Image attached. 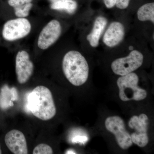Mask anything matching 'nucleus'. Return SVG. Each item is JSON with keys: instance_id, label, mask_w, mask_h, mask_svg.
<instances>
[{"instance_id": "f257e3e1", "label": "nucleus", "mask_w": 154, "mask_h": 154, "mask_svg": "<svg viewBox=\"0 0 154 154\" xmlns=\"http://www.w3.org/2000/svg\"><path fill=\"white\" fill-rule=\"evenodd\" d=\"M28 107L35 117L43 121L51 119L56 114L52 93L45 86H37L29 94Z\"/></svg>"}, {"instance_id": "f03ea898", "label": "nucleus", "mask_w": 154, "mask_h": 154, "mask_svg": "<svg viewBox=\"0 0 154 154\" xmlns=\"http://www.w3.org/2000/svg\"><path fill=\"white\" fill-rule=\"evenodd\" d=\"M62 69L65 76L73 85L80 87L88 81L89 65L79 51L72 50L66 54L63 59Z\"/></svg>"}, {"instance_id": "7ed1b4c3", "label": "nucleus", "mask_w": 154, "mask_h": 154, "mask_svg": "<svg viewBox=\"0 0 154 154\" xmlns=\"http://www.w3.org/2000/svg\"><path fill=\"white\" fill-rule=\"evenodd\" d=\"M139 77L132 72L118 78L116 85L119 90V97L123 102L140 101L144 100L147 96L145 89L138 85Z\"/></svg>"}, {"instance_id": "20e7f679", "label": "nucleus", "mask_w": 154, "mask_h": 154, "mask_svg": "<svg viewBox=\"0 0 154 154\" xmlns=\"http://www.w3.org/2000/svg\"><path fill=\"white\" fill-rule=\"evenodd\" d=\"M149 119L145 113L134 115L128 122V126L132 132L130 134L133 143L140 148L147 145L149 142L148 130Z\"/></svg>"}, {"instance_id": "39448f33", "label": "nucleus", "mask_w": 154, "mask_h": 154, "mask_svg": "<svg viewBox=\"0 0 154 154\" xmlns=\"http://www.w3.org/2000/svg\"><path fill=\"white\" fill-rule=\"evenodd\" d=\"M105 128L115 137L119 146L126 150L133 145L131 137L125 127L124 120L118 116H108L105 121Z\"/></svg>"}, {"instance_id": "423d86ee", "label": "nucleus", "mask_w": 154, "mask_h": 154, "mask_svg": "<svg viewBox=\"0 0 154 154\" xmlns=\"http://www.w3.org/2000/svg\"><path fill=\"white\" fill-rule=\"evenodd\" d=\"M31 30L30 21L25 18L11 19L3 26L2 35L4 39L14 41L26 37Z\"/></svg>"}, {"instance_id": "0eeeda50", "label": "nucleus", "mask_w": 154, "mask_h": 154, "mask_svg": "<svg viewBox=\"0 0 154 154\" xmlns=\"http://www.w3.org/2000/svg\"><path fill=\"white\" fill-rule=\"evenodd\" d=\"M143 56L137 50H133L127 56L113 61L111 65L112 71L117 75L124 76L132 72L143 64Z\"/></svg>"}, {"instance_id": "6e6552de", "label": "nucleus", "mask_w": 154, "mask_h": 154, "mask_svg": "<svg viewBox=\"0 0 154 154\" xmlns=\"http://www.w3.org/2000/svg\"><path fill=\"white\" fill-rule=\"evenodd\" d=\"M60 23L55 19L51 20L41 30L38 40L37 45L39 48L46 50L55 43L61 33Z\"/></svg>"}, {"instance_id": "1a4fd4ad", "label": "nucleus", "mask_w": 154, "mask_h": 154, "mask_svg": "<svg viewBox=\"0 0 154 154\" xmlns=\"http://www.w3.org/2000/svg\"><path fill=\"white\" fill-rule=\"evenodd\" d=\"M34 65L30 56L25 50L19 51L16 58V72L17 81L20 84L27 82L33 75Z\"/></svg>"}, {"instance_id": "9d476101", "label": "nucleus", "mask_w": 154, "mask_h": 154, "mask_svg": "<svg viewBox=\"0 0 154 154\" xmlns=\"http://www.w3.org/2000/svg\"><path fill=\"white\" fill-rule=\"evenodd\" d=\"M5 143L8 148L14 154H28V146L23 133L14 129L6 134Z\"/></svg>"}, {"instance_id": "9b49d317", "label": "nucleus", "mask_w": 154, "mask_h": 154, "mask_svg": "<svg viewBox=\"0 0 154 154\" xmlns=\"http://www.w3.org/2000/svg\"><path fill=\"white\" fill-rule=\"evenodd\" d=\"M125 33L124 27L122 23L112 22L103 36V42L108 47H115L123 40Z\"/></svg>"}, {"instance_id": "f8f14e48", "label": "nucleus", "mask_w": 154, "mask_h": 154, "mask_svg": "<svg viewBox=\"0 0 154 154\" xmlns=\"http://www.w3.org/2000/svg\"><path fill=\"white\" fill-rule=\"evenodd\" d=\"M107 23V19L105 17H99L96 18L93 29L87 37V40L92 47L96 48L99 45V39Z\"/></svg>"}, {"instance_id": "ddd939ff", "label": "nucleus", "mask_w": 154, "mask_h": 154, "mask_svg": "<svg viewBox=\"0 0 154 154\" xmlns=\"http://www.w3.org/2000/svg\"><path fill=\"white\" fill-rule=\"evenodd\" d=\"M51 8L52 10L65 11L72 14L76 10L77 4L74 0H57L52 3Z\"/></svg>"}, {"instance_id": "4468645a", "label": "nucleus", "mask_w": 154, "mask_h": 154, "mask_svg": "<svg viewBox=\"0 0 154 154\" xmlns=\"http://www.w3.org/2000/svg\"><path fill=\"white\" fill-rule=\"evenodd\" d=\"M138 19L140 21H150L154 23V3L145 4L138 9Z\"/></svg>"}, {"instance_id": "2eb2a0df", "label": "nucleus", "mask_w": 154, "mask_h": 154, "mask_svg": "<svg viewBox=\"0 0 154 154\" xmlns=\"http://www.w3.org/2000/svg\"><path fill=\"white\" fill-rule=\"evenodd\" d=\"M32 7L33 4L30 3L18 8H15L14 9L15 15L18 18H26L29 15Z\"/></svg>"}, {"instance_id": "dca6fc26", "label": "nucleus", "mask_w": 154, "mask_h": 154, "mask_svg": "<svg viewBox=\"0 0 154 154\" xmlns=\"http://www.w3.org/2000/svg\"><path fill=\"white\" fill-rule=\"evenodd\" d=\"M33 154H52L53 151L51 147L46 144L41 143L35 147Z\"/></svg>"}, {"instance_id": "f3484780", "label": "nucleus", "mask_w": 154, "mask_h": 154, "mask_svg": "<svg viewBox=\"0 0 154 154\" xmlns=\"http://www.w3.org/2000/svg\"><path fill=\"white\" fill-rule=\"evenodd\" d=\"M33 0H8V3L12 8H18L28 3H31Z\"/></svg>"}, {"instance_id": "a211bd4d", "label": "nucleus", "mask_w": 154, "mask_h": 154, "mask_svg": "<svg viewBox=\"0 0 154 154\" xmlns=\"http://www.w3.org/2000/svg\"><path fill=\"white\" fill-rule=\"evenodd\" d=\"M130 0H116V5L118 8L125 9L128 6Z\"/></svg>"}, {"instance_id": "6ab92c4d", "label": "nucleus", "mask_w": 154, "mask_h": 154, "mask_svg": "<svg viewBox=\"0 0 154 154\" xmlns=\"http://www.w3.org/2000/svg\"><path fill=\"white\" fill-rule=\"evenodd\" d=\"M104 2L107 8H111L115 5L116 0H104Z\"/></svg>"}, {"instance_id": "aec40b11", "label": "nucleus", "mask_w": 154, "mask_h": 154, "mask_svg": "<svg viewBox=\"0 0 154 154\" xmlns=\"http://www.w3.org/2000/svg\"><path fill=\"white\" fill-rule=\"evenodd\" d=\"M2 154V150H1V146H0V154Z\"/></svg>"}, {"instance_id": "412c9836", "label": "nucleus", "mask_w": 154, "mask_h": 154, "mask_svg": "<svg viewBox=\"0 0 154 154\" xmlns=\"http://www.w3.org/2000/svg\"><path fill=\"white\" fill-rule=\"evenodd\" d=\"M51 1H52L53 2H55V1H57V0H51Z\"/></svg>"}]
</instances>
